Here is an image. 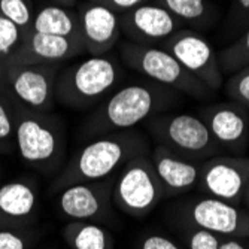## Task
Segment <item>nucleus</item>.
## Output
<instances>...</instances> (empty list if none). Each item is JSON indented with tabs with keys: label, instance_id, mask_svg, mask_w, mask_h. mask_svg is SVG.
Segmentation results:
<instances>
[{
	"label": "nucleus",
	"instance_id": "f3484780",
	"mask_svg": "<svg viewBox=\"0 0 249 249\" xmlns=\"http://www.w3.org/2000/svg\"><path fill=\"white\" fill-rule=\"evenodd\" d=\"M149 158L161 182L164 196L184 193L193 188L198 180L201 167L197 164V161L179 155L163 145L155 146Z\"/></svg>",
	"mask_w": 249,
	"mask_h": 249
},
{
	"label": "nucleus",
	"instance_id": "423d86ee",
	"mask_svg": "<svg viewBox=\"0 0 249 249\" xmlns=\"http://www.w3.org/2000/svg\"><path fill=\"white\" fill-rule=\"evenodd\" d=\"M148 131L158 145L194 161L208 160L222 151L205 121L197 115L175 114L154 117L148 123Z\"/></svg>",
	"mask_w": 249,
	"mask_h": 249
},
{
	"label": "nucleus",
	"instance_id": "5701e85b",
	"mask_svg": "<svg viewBox=\"0 0 249 249\" xmlns=\"http://www.w3.org/2000/svg\"><path fill=\"white\" fill-rule=\"evenodd\" d=\"M163 8L172 12L178 19L200 21L208 15L209 5L206 0H160Z\"/></svg>",
	"mask_w": 249,
	"mask_h": 249
},
{
	"label": "nucleus",
	"instance_id": "473e14b6",
	"mask_svg": "<svg viewBox=\"0 0 249 249\" xmlns=\"http://www.w3.org/2000/svg\"><path fill=\"white\" fill-rule=\"evenodd\" d=\"M53 5H58V6H64V8H75L78 5L79 0H48Z\"/></svg>",
	"mask_w": 249,
	"mask_h": 249
},
{
	"label": "nucleus",
	"instance_id": "1a4fd4ad",
	"mask_svg": "<svg viewBox=\"0 0 249 249\" xmlns=\"http://www.w3.org/2000/svg\"><path fill=\"white\" fill-rule=\"evenodd\" d=\"M161 48L170 53L184 66V69L212 91L222 88L224 76L218 63V55L205 37L190 30H178L161 42Z\"/></svg>",
	"mask_w": 249,
	"mask_h": 249
},
{
	"label": "nucleus",
	"instance_id": "412c9836",
	"mask_svg": "<svg viewBox=\"0 0 249 249\" xmlns=\"http://www.w3.org/2000/svg\"><path fill=\"white\" fill-rule=\"evenodd\" d=\"M218 63L222 72H237L249 66V30L229 48L219 53Z\"/></svg>",
	"mask_w": 249,
	"mask_h": 249
},
{
	"label": "nucleus",
	"instance_id": "9d476101",
	"mask_svg": "<svg viewBox=\"0 0 249 249\" xmlns=\"http://www.w3.org/2000/svg\"><path fill=\"white\" fill-rule=\"evenodd\" d=\"M200 185L211 197L239 206L249 184V158L215 155L201 164Z\"/></svg>",
	"mask_w": 249,
	"mask_h": 249
},
{
	"label": "nucleus",
	"instance_id": "2eb2a0df",
	"mask_svg": "<svg viewBox=\"0 0 249 249\" xmlns=\"http://www.w3.org/2000/svg\"><path fill=\"white\" fill-rule=\"evenodd\" d=\"M200 118L208 125L221 149L242 152L249 142V110L236 103L212 105L201 112Z\"/></svg>",
	"mask_w": 249,
	"mask_h": 249
},
{
	"label": "nucleus",
	"instance_id": "cd10ccee",
	"mask_svg": "<svg viewBox=\"0 0 249 249\" xmlns=\"http://www.w3.org/2000/svg\"><path fill=\"white\" fill-rule=\"evenodd\" d=\"M87 2H93V3H99L110 11L120 14H124L136 6H139L142 3H148L149 0H87Z\"/></svg>",
	"mask_w": 249,
	"mask_h": 249
},
{
	"label": "nucleus",
	"instance_id": "6e6552de",
	"mask_svg": "<svg viewBox=\"0 0 249 249\" xmlns=\"http://www.w3.org/2000/svg\"><path fill=\"white\" fill-rule=\"evenodd\" d=\"M61 64L8 61L6 87L21 105L36 112H48L54 107V85Z\"/></svg>",
	"mask_w": 249,
	"mask_h": 249
},
{
	"label": "nucleus",
	"instance_id": "f8f14e48",
	"mask_svg": "<svg viewBox=\"0 0 249 249\" xmlns=\"http://www.w3.org/2000/svg\"><path fill=\"white\" fill-rule=\"evenodd\" d=\"M120 29L127 40L155 47L178 32L179 19L161 5L142 3L120 14Z\"/></svg>",
	"mask_w": 249,
	"mask_h": 249
},
{
	"label": "nucleus",
	"instance_id": "2f4dec72",
	"mask_svg": "<svg viewBox=\"0 0 249 249\" xmlns=\"http://www.w3.org/2000/svg\"><path fill=\"white\" fill-rule=\"evenodd\" d=\"M6 73H8V58L0 57V88L6 87Z\"/></svg>",
	"mask_w": 249,
	"mask_h": 249
},
{
	"label": "nucleus",
	"instance_id": "6ab92c4d",
	"mask_svg": "<svg viewBox=\"0 0 249 249\" xmlns=\"http://www.w3.org/2000/svg\"><path fill=\"white\" fill-rule=\"evenodd\" d=\"M29 32L73 37L81 40L79 19L76 9L64 8L53 3L42 5L37 9H35V15Z\"/></svg>",
	"mask_w": 249,
	"mask_h": 249
},
{
	"label": "nucleus",
	"instance_id": "b1692460",
	"mask_svg": "<svg viewBox=\"0 0 249 249\" xmlns=\"http://www.w3.org/2000/svg\"><path fill=\"white\" fill-rule=\"evenodd\" d=\"M0 14L27 33L32 26L35 9L32 0H0Z\"/></svg>",
	"mask_w": 249,
	"mask_h": 249
},
{
	"label": "nucleus",
	"instance_id": "7c9ffc66",
	"mask_svg": "<svg viewBox=\"0 0 249 249\" xmlns=\"http://www.w3.org/2000/svg\"><path fill=\"white\" fill-rule=\"evenodd\" d=\"M218 249H246V248L236 237H229L227 240H221Z\"/></svg>",
	"mask_w": 249,
	"mask_h": 249
},
{
	"label": "nucleus",
	"instance_id": "39448f33",
	"mask_svg": "<svg viewBox=\"0 0 249 249\" xmlns=\"http://www.w3.org/2000/svg\"><path fill=\"white\" fill-rule=\"evenodd\" d=\"M48 112L17 110L15 148L22 161L42 170L54 167L64 152V131Z\"/></svg>",
	"mask_w": 249,
	"mask_h": 249
},
{
	"label": "nucleus",
	"instance_id": "dca6fc26",
	"mask_svg": "<svg viewBox=\"0 0 249 249\" xmlns=\"http://www.w3.org/2000/svg\"><path fill=\"white\" fill-rule=\"evenodd\" d=\"M79 54H85L84 45L79 39L55 35L27 32L22 36L17 50L8 61L19 64L32 63H58L71 60Z\"/></svg>",
	"mask_w": 249,
	"mask_h": 249
},
{
	"label": "nucleus",
	"instance_id": "4be33fe9",
	"mask_svg": "<svg viewBox=\"0 0 249 249\" xmlns=\"http://www.w3.org/2000/svg\"><path fill=\"white\" fill-rule=\"evenodd\" d=\"M15 115L12 99L0 94V152H8L15 145Z\"/></svg>",
	"mask_w": 249,
	"mask_h": 249
},
{
	"label": "nucleus",
	"instance_id": "9b49d317",
	"mask_svg": "<svg viewBox=\"0 0 249 249\" xmlns=\"http://www.w3.org/2000/svg\"><path fill=\"white\" fill-rule=\"evenodd\" d=\"M79 33L85 54L106 55L121 39L120 15L99 3L81 0L76 5Z\"/></svg>",
	"mask_w": 249,
	"mask_h": 249
},
{
	"label": "nucleus",
	"instance_id": "7ed1b4c3",
	"mask_svg": "<svg viewBox=\"0 0 249 249\" xmlns=\"http://www.w3.org/2000/svg\"><path fill=\"white\" fill-rule=\"evenodd\" d=\"M121 66L115 57L88 55L66 66L57 73L54 99L72 109H89L100 105L121 81Z\"/></svg>",
	"mask_w": 249,
	"mask_h": 249
},
{
	"label": "nucleus",
	"instance_id": "bb28decb",
	"mask_svg": "<svg viewBox=\"0 0 249 249\" xmlns=\"http://www.w3.org/2000/svg\"><path fill=\"white\" fill-rule=\"evenodd\" d=\"M221 239L218 234L208 231L205 229H196L188 236V248L190 249H218Z\"/></svg>",
	"mask_w": 249,
	"mask_h": 249
},
{
	"label": "nucleus",
	"instance_id": "c85d7f7f",
	"mask_svg": "<svg viewBox=\"0 0 249 249\" xmlns=\"http://www.w3.org/2000/svg\"><path fill=\"white\" fill-rule=\"evenodd\" d=\"M0 249H27V242L15 230L0 229Z\"/></svg>",
	"mask_w": 249,
	"mask_h": 249
},
{
	"label": "nucleus",
	"instance_id": "ddd939ff",
	"mask_svg": "<svg viewBox=\"0 0 249 249\" xmlns=\"http://www.w3.org/2000/svg\"><path fill=\"white\" fill-rule=\"evenodd\" d=\"M193 225L227 237L249 236V212L224 200L208 197L196 201L188 211Z\"/></svg>",
	"mask_w": 249,
	"mask_h": 249
},
{
	"label": "nucleus",
	"instance_id": "0eeeda50",
	"mask_svg": "<svg viewBox=\"0 0 249 249\" xmlns=\"http://www.w3.org/2000/svg\"><path fill=\"white\" fill-rule=\"evenodd\" d=\"M164 197L155 169L148 154L136 155L121 169L112 188L115 206L130 216H145Z\"/></svg>",
	"mask_w": 249,
	"mask_h": 249
},
{
	"label": "nucleus",
	"instance_id": "f257e3e1",
	"mask_svg": "<svg viewBox=\"0 0 249 249\" xmlns=\"http://www.w3.org/2000/svg\"><path fill=\"white\" fill-rule=\"evenodd\" d=\"M142 154H148V142L141 131L124 130L99 136L73 155L55 178L53 190L61 191L73 184L102 180Z\"/></svg>",
	"mask_w": 249,
	"mask_h": 249
},
{
	"label": "nucleus",
	"instance_id": "a211bd4d",
	"mask_svg": "<svg viewBox=\"0 0 249 249\" xmlns=\"http://www.w3.org/2000/svg\"><path fill=\"white\" fill-rule=\"evenodd\" d=\"M37 193L26 180H11L0 187V227H18L33 218Z\"/></svg>",
	"mask_w": 249,
	"mask_h": 249
},
{
	"label": "nucleus",
	"instance_id": "72a5a7b5",
	"mask_svg": "<svg viewBox=\"0 0 249 249\" xmlns=\"http://www.w3.org/2000/svg\"><path fill=\"white\" fill-rule=\"evenodd\" d=\"M237 3H239V8L242 11L249 12V0H237Z\"/></svg>",
	"mask_w": 249,
	"mask_h": 249
},
{
	"label": "nucleus",
	"instance_id": "aec40b11",
	"mask_svg": "<svg viewBox=\"0 0 249 249\" xmlns=\"http://www.w3.org/2000/svg\"><path fill=\"white\" fill-rule=\"evenodd\" d=\"M64 239L72 249H114L110 233L91 221H73L64 227Z\"/></svg>",
	"mask_w": 249,
	"mask_h": 249
},
{
	"label": "nucleus",
	"instance_id": "393cba45",
	"mask_svg": "<svg viewBox=\"0 0 249 249\" xmlns=\"http://www.w3.org/2000/svg\"><path fill=\"white\" fill-rule=\"evenodd\" d=\"M222 87L233 103L249 110V66L237 71Z\"/></svg>",
	"mask_w": 249,
	"mask_h": 249
},
{
	"label": "nucleus",
	"instance_id": "a878e982",
	"mask_svg": "<svg viewBox=\"0 0 249 249\" xmlns=\"http://www.w3.org/2000/svg\"><path fill=\"white\" fill-rule=\"evenodd\" d=\"M22 36H24V32L15 22L0 14V57L9 60L12 53L19 45Z\"/></svg>",
	"mask_w": 249,
	"mask_h": 249
},
{
	"label": "nucleus",
	"instance_id": "f704fd0d",
	"mask_svg": "<svg viewBox=\"0 0 249 249\" xmlns=\"http://www.w3.org/2000/svg\"><path fill=\"white\" fill-rule=\"evenodd\" d=\"M243 198L246 200L248 206H249V184H248V187H246V190H245V196H243Z\"/></svg>",
	"mask_w": 249,
	"mask_h": 249
},
{
	"label": "nucleus",
	"instance_id": "20e7f679",
	"mask_svg": "<svg viewBox=\"0 0 249 249\" xmlns=\"http://www.w3.org/2000/svg\"><path fill=\"white\" fill-rule=\"evenodd\" d=\"M118 53L127 67L152 79L158 85L175 88L196 99H208L213 93L163 48L123 40L118 42Z\"/></svg>",
	"mask_w": 249,
	"mask_h": 249
},
{
	"label": "nucleus",
	"instance_id": "4468645a",
	"mask_svg": "<svg viewBox=\"0 0 249 249\" xmlns=\"http://www.w3.org/2000/svg\"><path fill=\"white\" fill-rule=\"evenodd\" d=\"M112 182H79L61 190L58 211L72 221H94L105 216L110 206Z\"/></svg>",
	"mask_w": 249,
	"mask_h": 249
},
{
	"label": "nucleus",
	"instance_id": "f03ea898",
	"mask_svg": "<svg viewBox=\"0 0 249 249\" xmlns=\"http://www.w3.org/2000/svg\"><path fill=\"white\" fill-rule=\"evenodd\" d=\"M167 105L158 85L128 84L112 91L82 124L84 138L131 130Z\"/></svg>",
	"mask_w": 249,
	"mask_h": 249
},
{
	"label": "nucleus",
	"instance_id": "c756f323",
	"mask_svg": "<svg viewBox=\"0 0 249 249\" xmlns=\"http://www.w3.org/2000/svg\"><path fill=\"white\" fill-rule=\"evenodd\" d=\"M139 249H180V248L175 242H172L170 239H167L164 236L151 234V236H146L141 242Z\"/></svg>",
	"mask_w": 249,
	"mask_h": 249
}]
</instances>
